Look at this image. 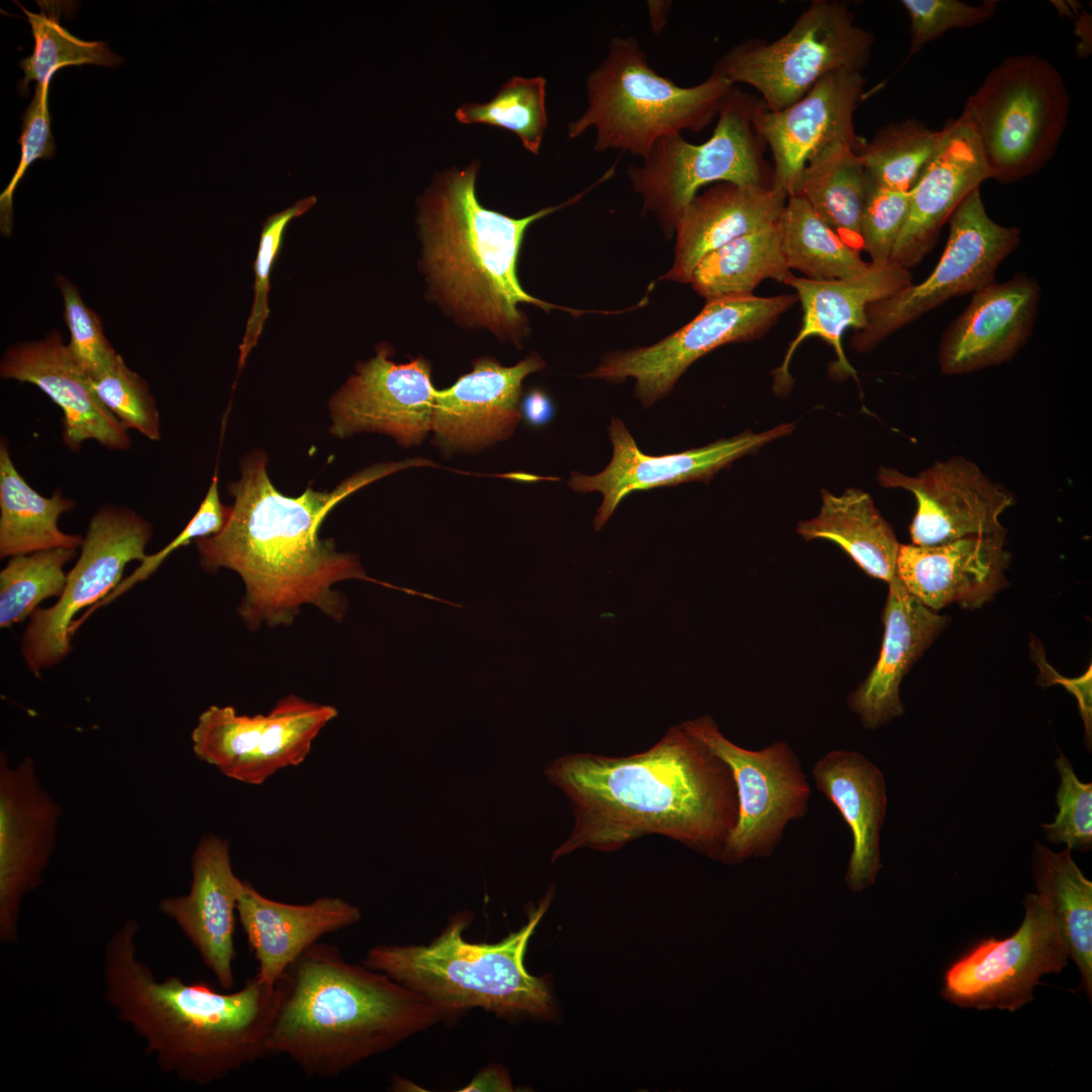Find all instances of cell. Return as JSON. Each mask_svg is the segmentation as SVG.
<instances>
[{"mask_svg":"<svg viewBox=\"0 0 1092 1092\" xmlns=\"http://www.w3.org/2000/svg\"><path fill=\"white\" fill-rule=\"evenodd\" d=\"M336 707L297 695L280 699L267 714H239L233 706L212 705L198 717L191 733L197 758L229 779L259 786L308 756Z\"/></svg>","mask_w":1092,"mask_h":1092,"instance_id":"13","label":"cell"},{"mask_svg":"<svg viewBox=\"0 0 1092 1092\" xmlns=\"http://www.w3.org/2000/svg\"><path fill=\"white\" fill-rule=\"evenodd\" d=\"M947 222L946 245L935 268L920 283H911L869 305L867 326L850 341L856 351L871 350L946 301L994 281L997 269L1021 240L1018 228L1000 224L989 216L980 188L961 202Z\"/></svg>","mask_w":1092,"mask_h":1092,"instance_id":"11","label":"cell"},{"mask_svg":"<svg viewBox=\"0 0 1092 1092\" xmlns=\"http://www.w3.org/2000/svg\"><path fill=\"white\" fill-rule=\"evenodd\" d=\"M798 301L796 294L729 296L708 300L686 326L657 343L606 355L587 377L619 383L635 379L645 407L665 397L699 358L732 342L760 337Z\"/></svg>","mask_w":1092,"mask_h":1092,"instance_id":"15","label":"cell"},{"mask_svg":"<svg viewBox=\"0 0 1092 1092\" xmlns=\"http://www.w3.org/2000/svg\"><path fill=\"white\" fill-rule=\"evenodd\" d=\"M916 119L883 127L858 153L869 181L879 187L910 191L944 138Z\"/></svg>","mask_w":1092,"mask_h":1092,"instance_id":"39","label":"cell"},{"mask_svg":"<svg viewBox=\"0 0 1092 1092\" xmlns=\"http://www.w3.org/2000/svg\"><path fill=\"white\" fill-rule=\"evenodd\" d=\"M877 479L883 487L913 493L917 507L909 531L912 543L921 546L1004 532L1000 517L1015 502L1011 491L963 456L938 460L917 475L881 467Z\"/></svg>","mask_w":1092,"mask_h":1092,"instance_id":"20","label":"cell"},{"mask_svg":"<svg viewBox=\"0 0 1092 1092\" xmlns=\"http://www.w3.org/2000/svg\"><path fill=\"white\" fill-rule=\"evenodd\" d=\"M57 283L64 301V318L70 331L69 352L89 378H96L114 364L118 354L106 339L100 318L82 300L77 287L63 276L58 277Z\"/></svg>","mask_w":1092,"mask_h":1092,"instance_id":"45","label":"cell"},{"mask_svg":"<svg viewBox=\"0 0 1092 1092\" xmlns=\"http://www.w3.org/2000/svg\"><path fill=\"white\" fill-rule=\"evenodd\" d=\"M670 6V1L660 0L647 2L650 26L654 34L659 35L663 30Z\"/></svg>","mask_w":1092,"mask_h":1092,"instance_id":"53","label":"cell"},{"mask_svg":"<svg viewBox=\"0 0 1092 1092\" xmlns=\"http://www.w3.org/2000/svg\"><path fill=\"white\" fill-rule=\"evenodd\" d=\"M138 931L129 919L107 941L105 996L164 1072L209 1085L269 1055L275 985L253 977L238 991L218 992L204 981H157L139 960Z\"/></svg>","mask_w":1092,"mask_h":1092,"instance_id":"3","label":"cell"},{"mask_svg":"<svg viewBox=\"0 0 1092 1092\" xmlns=\"http://www.w3.org/2000/svg\"><path fill=\"white\" fill-rule=\"evenodd\" d=\"M797 291L803 309L802 326L774 372V390L786 394L793 385L789 372L792 357L807 338L818 337L834 350V375L856 377L845 357L841 338L847 329L861 331L867 326V309L872 303L889 298L913 283L909 270L889 261L870 263L869 269L853 278L816 280L791 274L785 281Z\"/></svg>","mask_w":1092,"mask_h":1092,"instance_id":"26","label":"cell"},{"mask_svg":"<svg viewBox=\"0 0 1092 1092\" xmlns=\"http://www.w3.org/2000/svg\"><path fill=\"white\" fill-rule=\"evenodd\" d=\"M780 219L782 247L789 269L816 280L848 279L864 273L870 263L846 244L808 204L788 196Z\"/></svg>","mask_w":1092,"mask_h":1092,"instance_id":"38","label":"cell"},{"mask_svg":"<svg viewBox=\"0 0 1092 1092\" xmlns=\"http://www.w3.org/2000/svg\"><path fill=\"white\" fill-rule=\"evenodd\" d=\"M89 383L124 429H133L152 441L160 440V415L150 387L120 355L103 374L89 378Z\"/></svg>","mask_w":1092,"mask_h":1092,"instance_id":"43","label":"cell"},{"mask_svg":"<svg viewBox=\"0 0 1092 1092\" xmlns=\"http://www.w3.org/2000/svg\"><path fill=\"white\" fill-rule=\"evenodd\" d=\"M544 366L537 355L511 367L489 358L477 360L471 372L437 390L432 430L445 444L465 448L509 437L521 419L522 382Z\"/></svg>","mask_w":1092,"mask_h":1092,"instance_id":"28","label":"cell"},{"mask_svg":"<svg viewBox=\"0 0 1092 1092\" xmlns=\"http://www.w3.org/2000/svg\"><path fill=\"white\" fill-rule=\"evenodd\" d=\"M275 986L269 1055L288 1057L307 1076H337L447 1021L422 995L320 941Z\"/></svg>","mask_w":1092,"mask_h":1092,"instance_id":"4","label":"cell"},{"mask_svg":"<svg viewBox=\"0 0 1092 1092\" xmlns=\"http://www.w3.org/2000/svg\"><path fill=\"white\" fill-rule=\"evenodd\" d=\"M816 788L836 808L851 834L845 883L853 893L873 886L882 869L880 833L887 810L886 780L863 754L827 752L812 768Z\"/></svg>","mask_w":1092,"mask_h":1092,"instance_id":"32","label":"cell"},{"mask_svg":"<svg viewBox=\"0 0 1092 1092\" xmlns=\"http://www.w3.org/2000/svg\"><path fill=\"white\" fill-rule=\"evenodd\" d=\"M1072 849L1055 852L1034 845L1032 876L1048 903L1069 959L1080 973L1079 989L1092 997V883L1072 858Z\"/></svg>","mask_w":1092,"mask_h":1092,"instance_id":"35","label":"cell"},{"mask_svg":"<svg viewBox=\"0 0 1092 1092\" xmlns=\"http://www.w3.org/2000/svg\"><path fill=\"white\" fill-rule=\"evenodd\" d=\"M37 3L41 9L39 13L30 12L18 4L26 15L34 39L32 54L19 62L24 72L20 89L26 88L31 81H35V85L50 86L56 72L69 66L115 68L122 63V59L105 42L80 39L64 28L60 24V10L55 9L56 5L51 4L50 9L49 2Z\"/></svg>","mask_w":1092,"mask_h":1092,"instance_id":"40","label":"cell"},{"mask_svg":"<svg viewBox=\"0 0 1092 1092\" xmlns=\"http://www.w3.org/2000/svg\"><path fill=\"white\" fill-rule=\"evenodd\" d=\"M713 134L695 145L681 134L659 140L640 164L627 174L643 202V211L654 215L663 233L674 234L675 221L701 187L728 182L760 187V169L749 126L747 108L731 91L723 99Z\"/></svg>","mask_w":1092,"mask_h":1092,"instance_id":"10","label":"cell"},{"mask_svg":"<svg viewBox=\"0 0 1092 1092\" xmlns=\"http://www.w3.org/2000/svg\"><path fill=\"white\" fill-rule=\"evenodd\" d=\"M731 770L738 799V820L721 861L733 864L768 857L791 822L805 817L811 788L794 749L777 741L762 749L741 747L719 730L710 716L680 723Z\"/></svg>","mask_w":1092,"mask_h":1092,"instance_id":"12","label":"cell"},{"mask_svg":"<svg viewBox=\"0 0 1092 1092\" xmlns=\"http://www.w3.org/2000/svg\"><path fill=\"white\" fill-rule=\"evenodd\" d=\"M944 138L909 191L905 224L890 261L910 270L931 251L943 224L991 173L974 130L960 115L944 124Z\"/></svg>","mask_w":1092,"mask_h":1092,"instance_id":"25","label":"cell"},{"mask_svg":"<svg viewBox=\"0 0 1092 1092\" xmlns=\"http://www.w3.org/2000/svg\"><path fill=\"white\" fill-rule=\"evenodd\" d=\"M794 429L795 424L788 423L761 433L748 430L703 447L651 456L639 449L621 420L612 419L608 429L613 445L610 463L594 475L572 472L568 483L574 491H598L603 495L593 522L595 530L600 531L628 494L695 480L707 482L735 460L755 453Z\"/></svg>","mask_w":1092,"mask_h":1092,"instance_id":"17","label":"cell"},{"mask_svg":"<svg viewBox=\"0 0 1092 1092\" xmlns=\"http://www.w3.org/2000/svg\"><path fill=\"white\" fill-rule=\"evenodd\" d=\"M1070 95L1065 79L1034 54L1010 56L990 70L961 115L984 155L991 179L1008 184L1038 172L1065 132Z\"/></svg>","mask_w":1092,"mask_h":1092,"instance_id":"8","label":"cell"},{"mask_svg":"<svg viewBox=\"0 0 1092 1092\" xmlns=\"http://www.w3.org/2000/svg\"><path fill=\"white\" fill-rule=\"evenodd\" d=\"M230 513V507L221 504L218 493V478L216 473L214 474L205 497L203 498L198 511L191 518L185 528L165 547L159 552L147 555V557L141 561L142 564L135 568V570L127 576L102 601H100L93 608L86 611L85 615L80 619L74 621L73 627L75 630L85 621V619L93 613L97 608L103 607L113 600L117 599L120 595L127 592L130 587L140 581L147 579L161 564L162 562L175 550L180 547H184L190 544L192 541H196L201 538L213 536L219 533L225 525Z\"/></svg>","mask_w":1092,"mask_h":1092,"instance_id":"48","label":"cell"},{"mask_svg":"<svg viewBox=\"0 0 1092 1092\" xmlns=\"http://www.w3.org/2000/svg\"><path fill=\"white\" fill-rule=\"evenodd\" d=\"M242 884L233 870L229 842L205 834L191 858L189 892L159 903L160 911L177 924L224 991L235 985V932Z\"/></svg>","mask_w":1092,"mask_h":1092,"instance_id":"23","label":"cell"},{"mask_svg":"<svg viewBox=\"0 0 1092 1092\" xmlns=\"http://www.w3.org/2000/svg\"><path fill=\"white\" fill-rule=\"evenodd\" d=\"M545 775L573 815L552 861L581 848L617 851L648 835L721 861L738 820L730 768L680 724L645 751L566 754L552 760Z\"/></svg>","mask_w":1092,"mask_h":1092,"instance_id":"2","label":"cell"},{"mask_svg":"<svg viewBox=\"0 0 1092 1092\" xmlns=\"http://www.w3.org/2000/svg\"><path fill=\"white\" fill-rule=\"evenodd\" d=\"M546 79L542 76L509 79L485 103H465L455 112L462 123H485L518 135L524 148L537 155L548 124L545 107Z\"/></svg>","mask_w":1092,"mask_h":1092,"instance_id":"42","label":"cell"},{"mask_svg":"<svg viewBox=\"0 0 1092 1092\" xmlns=\"http://www.w3.org/2000/svg\"><path fill=\"white\" fill-rule=\"evenodd\" d=\"M1055 766L1061 779L1056 793L1058 813L1052 823H1041V827L1050 842L1088 851L1092 845V784L1082 783L1062 753Z\"/></svg>","mask_w":1092,"mask_h":1092,"instance_id":"46","label":"cell"},{"mask_svg":"<svg viewBox=\"0 0 1092 1092\" xmlns=\"http://www.w3.org/2000/svg\"><path fill=\"white\" fill-rule=\"evenodd\" d=\"M0 374L5 379L36 385L62 408L63 441L71 451L78 452L82 443L90 439L108 449L129 448L127 430L99 400L58 331L41 341L8 348Z\"/></svg>","mask_w":1092,"mask_h":1092,"instance_id":"27","label":"cell"},{"mask_svg":"<svg viewBox=\"0 0 1092 1092\" xmlns=\"http://www.w3.org/2000/svg\"><path fill=\"white\" fill-rule=\"evenodd\" d=\"M854 145L841 142L812 159L794 195L804 198L846 244L859 250L860 220L870 181Z\"/></svg>","mask_w":1092,"mask_h":1092,"instance_id":"36","label":"cell"},{"mask_svg":"<svg viewBox=\"0 0 1092 1092\" xmlns=\"http://www.w3.org/2000/svg\"><path fill=\"white\" fill-rule=\"evenodd\" d=\"M872 44L873 36L853 23L845 5L816 1L783 37L768 44L737 46L714 72L733 85L754 87L768 110L776 111L797 102L831 72H860Z\"/></svg>","mask_w":1092,"mask_h":1092,"instance_id":"9","label":"cell"},{"mask_svg":"<svg viewBox=\"0 0 1092 1092\" xmlns=\"http://www.w3.org/2000/svg\"><path fill=\"white\" fill-rule=\"evenodd\" d=\"M862 86L860 72L834 71L784 109L752 111V122L772 152L775 187L794 195L812 159L835 144L856 143L852 116Z\"/></svg>","mask_w":1092,"mask_h":1092,"instance_id":"21","label":"cell"},{"mask_svg":"<svg viewBox=\"0 0 1092 1092\" xmlns=\"http://www.w3.org/2000/svg\"><path fill=\"white\" fill-rule=\"evenodd\" d=\"M819 514L801 522L797 532L806 540L826 539L839 545L869 575L891 581L896 575L900 544L872 496L856 488L840 495L822 490Z\"/></svg>","mask_w":1092,"mask_h":1092,"instance_id":"33","label":"cell"},{"mask_svg":"<svg viewBox=\"0 0 1092 1092\" xmlns=\"http://www.w3.org/2000/svg\"><path fill=\"white\" fill-rule=\"evenodd\" d=\"M316 203L315 196H308L282 211L269 215L262 225L258 253L254 265L255 295L246 333L240 346L239 372L248 355L256 346L270 312L268 307L269 276L289 222L305 213Z\"/></svg>","mask_w":1092,"mask_h":1092,"instance_id":"44","label":"cell"},{"mask_svg":"<svg viewBox=\"0 0 1092 1092\" xmlns=\"http://www.w3.org/2000/svg\"><path fill=\"white\" fill-rule=\"evenodd\" d=\"M791 274L783 252L779 220L707 254L694 269L689 283L708 301L752 295L762 280L771 278L785 283Z\"/></svg>","mask_w":1092,"mask_h":1092,"instance_id":"37","label":"cell"},{"mask_svg":"<svg viewBox=\"0 0 1092 1092\" xmlns=\"http://www.w3.org/2000/svg\"><path fill=\"white\" fill-rule=\"evenodd\" d=\"M1025 915L1009 937L982 939L945 971L942 998L962 1008L1014 1012L1033 999L1046 974H1058L1069 956L1046 901L1026 894Z\"/></svg>","mask_w":1092,"mask_h":1092,"instance_id":"16","label":"cell"},{"mask_svg":"<svg viewBox=\"0 0 1092 1092\" xmlns=\"http://www.w3.org/2000/svg\"><path fill=\"white\" fill-rule=\"evenodd\" d=\"M237 915L258 963L254 977L270 986L324 935L362 918L357 906L341 898L325 896L308 904H287L267 898L246 881Z\"/></svg>","mask_w":1092,"mask_h":1092,"instance_id":"29","label":"cell"},{"mask_svg":"<svg viewBox=\"0 0 1092 1092\" xmlns=\"http://www.w3.org/2000/svg\"><path fill=\"white\" fill-rule=\"evenodd\" d=\"M1040 298L1038 282L1023 273L973 292L941 336L940 372L964 375L1012 360L1032 335Z\"/></svg>","mask_w":1092,"mask_h":1092,"instance_id":"22","label":"cell"},{"mask_svg":"<svg viewBox=\"0 0 1092 1092\" xmlns=\"http://www.w3.org/2000/svg\"><path fill=\"white\" fill-rule=\"evenodd\" d=\"M50 86L35 85L33 97L22 115L20 161L10 182L0 195V231L9 237L13 228V194L29 166L38 159L55 156L56 143L51 130L49 111Z\"/></svg>","mask_w":1092,"mask_h":1092,"instance_id":"49","label":"cell"},{"mask_svg":"<svg viewBox=\"0 0 1092 1092\" xmlns=\"http://www.w3.org/2000/svg\"><path fill=\"white\" fill-rule=\"evenodd\" d=\"M151 537V524L128 508L105 505L94 514L63 594L51 608L36 609L24 630L21 653L29 671L38 674L69 654L75 615L107 597L128 562L147 557Z\"/></svg>","mask_w":1092,"mask_h":1092,"instance_id":"14","label":"cell"},{"mask_svg":"<svg viewBox=\"0 0 1092 1092\" xmlns=\"http://www.w3.org/2000/svg\"><path fill=\"white\" fill-rule=\"evenodd\" d=\"M509 1072L497 1064L481 1070L461 1091H513Z\"/></svg>","mask_w":1092,"mask_h":1092,"instance_id":"51","label":"cell"},{"mask_svg":"<svg viewBox=\"0 0 1092 1092\" xmlns=\"http://www.w3.org/2000/svg\"><path fill=\"white\" fill-rule=\"evenodd\" d=\"M76 504L60 491L40 495L17 471L6 442L0 444V557L53 548L78 549L83 539L60 530L58 520Z\"/></svg>","mask_w":1092,"mask_h":1092,"instance_id":"34","label":"cell"},{"mask_svg":"<svg viewBox=\"0 0 1092 1092\" xmlns=\"http://www.w3.org/2000/svg\"><path fill=\"white\" fill-rule=\"evenodd\" d=\"M888 584L879 659L847 701L849 709L870 730L903 715L900 685L949 621L909 594L896 575Z\"/></svg>","mask_w":1092,"mask_h":1092,"instance_id":"30","label":"cell"},{"mask_svg":"<svg viewBox=\"0 0 1092 1092\" xmlns=\"http://www.w3.org/2000/svg\"><path fill=\"white\" fill-rule=\"evenodd\" d=\"M1009 561L1006 531L933 546L900 544L896 577L932 611L951 604L975 609L1006 584Z\"/></svg>","mask_w":1092,"mask_h":1092,"instance_id":"24","label":"cell"},{"mask_svg":"<svg viewBox=\"0 0 1092 1092\" xmlns=\"http://www.w3.org/2000/svg\"><path fill=\"white\" fill-rule=\"evenodd\" d=\"M523 408L527 420L533 425L546 423L553 413L549 398L540 390H533L525 397Z\"/></svg>","mask_w":1092,"mask_h":1092,"instance_id":"52","label":"cell"},{"mask_svg":"<svg viewBox=\"0 0 1092 1092\" xmlns=\"http://www.w3.org/2000/svg\"><path fill=\"white\" fill-rule=\"evenodd\" d=\"M732 86L713 71L704 82L681 87L650 66L634 36L617 35L588 74L586 107L567 134L576 139L592 128L597 153L616 150L644 159L659 140L704 128Z\"/></svg>","mask_w":1092,"mask_h":1092,"instance_id":"7","label":"cell"},{"mask_svg":"<svg viewBox=\"0 0 1092 1092\" xmlns=\"http://www.w3.org/2000/svg\"><path fill=\"white\" fill-rule=\"evenodd\" d=\"M478 163L438 177L421 200L419 224L424 259L437 295L466 321L516 341L526 332L519 310L530 303L546 311L558 306L527 293L517 275L520 247L529 225L608 180L603 175L567 201L514 218L485 208L477 199Z\"/></svg>","mask_w":1092,"mask_h":1092,"instance_id":"5","label":"cell"},{"mask_svg":"<svg viewBox=\"0 0 1092 1092\" xmlns=\"http://www.w3.org/2000/svg\"><path fill=\"white\" fill-rule=\"evenodd\" d=\"M267 460L261 451L242 459L240 479L228 484L234 504L224 527L195 541L206 571L228 568L243 580L245 594L238 612L247 628L289 626L304 606L341 622L348 602L334 586L347 579H364L428 598V594L368 576L356 556L338 551L333 540L320 536L328 514L348 495L399 469L425 462L378 464L330 491L307 487L293 497L274 486Z\"/></svg>","mask_w":1092,"mask_h":1092,"instance_id":"1","label":"cell"},{"mask_svg":"<svg viewBox=\"0 0 1092 1092\" xmlns=\"http://www.w3.org/2000/svg\"><path fill=\"white\" fill-rule=\"evenodd\" d=\"M553 898V889L533 907L527 922L494 943L467 941L463 932L472 915L463 911L450 918L429 944H379L362 964L379 971L422 995L447 1021L481 1008L499 1017L555 1016V1005L544 978L528 973L527 946Z\"/></svg>","mask_w":1092,"mask_h":1092,"instance_id":"6","label":"cell"},{"mask_svg":"<svg viewBox=\"0 0 1092 1092\" xmlns=\"http://www.w3.org/2000/svg\"><path fill=\"white\" fill-rule=\"evenodd\" d=\"M61 806L41 787L30 756H0V941L14 942L23 897L42 882Z\"/></svg>","mask_w":1092,"mask_h":1092,"instance_id":"18","label":"cell"},{"mask_svg":"<svg viewBox=\"0 0 1092 1092\" xmlns=\"http://www.w3.org/2000/svg\"><path fill=\"white\" fill-rule=\"evenodd\" d=\"M788 194L772 186L743 187L720 182L694 198L679 213L670 269L662 279L689 283L698 263L729 242L776 224Z\"/></svg>","mask_w":1092,"mask_h":1092,"instance_id":"31","label":"cell"},{"mask_svg":"<svg viewBox=\"0 0 1092 1092\" xmlns=\"http://www.w3.org/2000/svg\"><path fill=\"white\" fill-rule=\"evenodd\" d=\"M75 549L53 548L12 556L0 572V626L22 622L40 602L60 597L67 583L65 565Z\"/></svg>","mask_w":1092,"mask_h":1092,"instance_id":"41","label":"cell"},{"mask_svg":"<svg viewBox=\"0 0 1092 1092\" xmlns=\"http://www.w3.org/2000/svg\"><path fill=\"white\" fill-rule=\"evenodd\" d=\"M389 357V348L379 347L331 398L332 435L377 432L406 447L419 444L432 430L437 390L429 364L422 357L403 364Z\"/></svg>","mask_w":1092,"mask_h":1092,"instance_id":"19","label":"cell"},{"mask_svg":"<svg viewBox=\"0 0 1092 1092\" xmlns=\"http://www.w3.org/2000/svg\"><path fill=\"white\" fill-rule=\"evenodd\" d=\"M901 3L910 19L907 59L951 29L972 27L988 21L997 10L995 0H985L980 4L960 0H903Z\"/></svg>","mask_w":1092,"mask_h":1092,"instance_id":"47","label":"cell"},{"mask_svg":"<svg viewBox=\"0 0 1092 1092\" xmlns=\"http://www.w3.org/2000/svg\"><path fill=\"white\" fill-rule=\"evenodd\" d=\"M909 191L876 186L870 182L860 220V242L872 263H887L905 224Z\"/></svg>","mask_w":1092,"mask_h":1092,"instance_id":"50","label":"cell"}]
</instances>
